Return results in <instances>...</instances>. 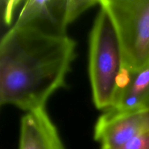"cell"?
<instances>
[{"mask_svg":"<svg viewBox=\"0 0 149 149\" xmlns=\"http://www.w3.org/2000/svg\"><path fill=\"white\" fill-rule=\"evenodd\" d=\"M148 107L149 65L134 72L124 71L114 105L109 110L124 112Z\"/></svg>","mask_w":149,"mask_h":149,"instance_id":"obj_6","label":"cell"},{"mask_svg":"<svg viewBox=\"0 0 149 149\" xmlns=\"http://www.w3.org/2000/svg\"><path fill=\"white\" fill-rule=\"evenodd\" d=\"M71 21L68 0H29L13 27L34 29L51 36H66Z\"/></svg>","mask_w":149,"mask_h":149,"instance_id":"obj_4","label":"cell"},{"mask_svg":"<svg viewBox=\"0 0 149 149\" xmlns=\"http://www.w3.org/2000/svg\"><path fill=\"white\" fill-rule=\"evenodd\" d=\"M19 149H65L45 109L26 112L22 117Z\"/></svg>","mask_w":149,"mask_h":149,"instance_id":"obj_5","label":"cell"},{"mask_svg":"<svg viewBox=\"0 0 149 149\" xmlns=\"http://www.w3.org/2000/svg\"><path fill=\"white\" fill-rule=\"evenodd\" d=\"M77 44L27 28L11 29L0 42V104L26 112L45 109L65 84Z\"/></svg>","mask_w":149,"mask_h":149,"instance_id":"obj_1","label":"cell"},{"mask_svg":"<svg viewBox=\"0 0 149 149\" xmlns=\"http://www.w3.org/2000/svg\"><path fill=\"white\" fill-rule=\"evenodd\" d=\"M111 149H149V125L123 143Z\"/></svg>","mask_w":149,"mask_h":149,"instance_id":"obj_7","label":"cell"},{"mask_svg":"<svg viewBox=\"0 0 149 149\" xmlns=\"http://www.w3.org/2000/svg\"><path fill=\"white\" fill-rule=\"evenodd\" d=\"M90 36L89 74L96 108L113 106L125 71L120 41L108 10L100 5Z\"/></svg>","mask_w":149,"mask_h":149,"instance_id":"obj_2","label":"cell"},{"mask_svg":"<svg viewBox=\"0 0 149 149\" xmlns=\"http://www.w3.org/2000/svg\"><path fill=\"white\" fill-rule=\"evenodd\" d=\"M110 14L122 47L125 71L149 65V0H100Z\"/></svg>","mask_w":149,"mask_h":149,"instance_id":"obj_3","label":"cell"},{"mask_svg":"<svg viewBox=\"0 0 149 149\" xmlns=\"http://www.w3.org/2000/svg\"><path fill=\"white\" fill-rule=\"evenodd\" d=\"M6 4L5 10H4V21L7 24H10L11 22L12 17H13V14L14 13V10L16 7V6L20 2V1H4Z\"/></svg>","mask_w":149,"mask_h":149,"instance_id":"obj_8","label":"cell"}]
</instances>
